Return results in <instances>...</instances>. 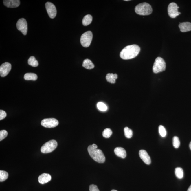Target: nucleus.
<instances>
[{"label": "nucleus", "mask_w": 191, "mask_h": 191, "mask_svg": "<svg viewBox=\"0 0 191 191\" xmlns=\"http://www.w3.org/2000/svg\"><path fill=\"white\" fill-rule=\"evenodd\" d=\"M140 48L136 44L126 46L121 51L120 56L124 60H129L135 58L139 54Z\"/></svg>", "instance_id": "1"}, {"label": "nucleus", "mask_w": 191, "mask_h": 191, "mask_svg": "<svg viewBox=\"0 0 191 191\" xmlns=\"http://www.w3.org/2000/svg\"><path fill=\"white\" fill-rule=\"evenodd\" d=\"M87 150L89 155L95 161L100 163H104L105 162L106 158L101 150L94 148L92 145L88 146Z\"/></svg>", "instance_id": "2"}, {"label": "nucleus", "mask_w": 191, "mask_h": 191, "mask_svg": "<svg viewBox=\"0 0 191 191\" xmlns=\"http://www.w3.org/2000/svg\"><path fill=\"white\" fill-rule=\"evenodd\" d=\"M152 6L146 3H143L138 4L135 8L136 13L140 15L146 16L150 15L152 12Z\"/></svg>", "instance_id": "3"}, {"label": "nucleus", "mask_w": 191, "mask_h": 191, "mask_svg": "<svg viewBox=\"0 0 191 191\" xmlns=\"http://www.w3.org/2000/svg\"><path fill=\"white\" fill-rule=\"evenodd\" d=\"M166 63L165 60L161 57H158L156 59L153 67V72L157 73L165 71Z\"/></svg>", "instance_id": "4"}, {"label": "nucleus", "mask_w": 191, "mask_h": 191, "mask_svg": "<svg viewBox=\"0 0 191 191\" xmlns=\"http://www.w3.org/2000/svg\"><path fill=\"white\" fill-rule=\"evenodd\" d=\"M57 143L55 140H52L45 143L41 148V152L43 153H48L53 151L57 148Z\"/></svg>", "instance_id": "5"}, {"label": "nucleus", "mask_w": 191, "mask_h": 191, "mask_svg": "<svg viewBox=\"0 0 191 191\" xmlns=\"http://www.w3.org/2000/svg\"><path fill=\"white\" fill-rule=\"evenodd\" d=\"M93 38L92 32L88 31L82 35L80 38V43L83 47H87L90 45Z\"/></svg>", "instance_id": "6"}, {"label": "nucleus", "mask_w": 191, "mask_h": 191, "mask_svg": "<svg viewBox=\"0 0 191 191\" xmlns=\"http://www.w3.org/2000/svg\"><path fill=\"white\" fill-rule=\"evenodd\" d=\"M179 7L177 4L175 3H171L169 5L168 7V13L169 16L172 18H175L181 14L178 12Z\"/></svg>", "instance_id": "7"}, {"label": "nucleus", "mask_w": 191, "mask_h": 191, "mask_svg": "<svg viewBox=\"0 0 191 191\" xmlns=\"http://www.w3.org/2000/svg\"><path fill=\"white\" fill-rule=\"evenodd\" d=\"M41 125L46 128H54L58 125L59 122L56 119L54 118L45 119L41 121Z\"/></svg>", "instance_id": "8"}, {"label": "nucleus", "mask_w": 191, "mask_h": 191, "mask_svg": "<svg viewBox=\"0 0 191 191\" xmlns=\"http://www.w3.org/2000/svg\"><path fill=\"white\" fill-rule=\"evenodd\" d=\"M17 29L21 32L24 35H26L27 32V23L26 20L24 18L19 19L16 24Z\"/></svg>", "instance_id": "9"}, {"label": "nucleus", "mask_w": 191, "mask_h": 191, "mask_svg": "<svg viewBox=\"0 0 191 191\" xmlns=\"http://www.w3.org/2000/svg\"><path fill=\"white\" fill-rule=\"evenodd\" d=\"M45 8L49 17L54 19L56 16L57 10L56 8L52 3L47 2L45 4Z\"/></svg>", "instance_id": "10"}, {"label": "nucleus", "mask_w": 191, "mask_h": 191, "mask_svg": "<svg viewBox=\"0 0 191 191\" xmlns=\"http://www.w3.org/2000/svg\"><path fill=\"white\" fill-rule=\"evenodd\" d=\"M12 69L11 64L6 62L2 64L0 67V75L1 77H4L9 74Z\"/></svg>", "instance_id": "11"}, {"label": "nucleus", "mask_w": 191, "mask_h": 191, "mask_svg": "<svg viewBox=\"0 0 191 191\" xmlns=\"http://www.w3.org/2000/svg\"><path fill=\"white\" fill-rule=\"evenodd\" d=\"M139 155L143 161L147 165L151 164V160L148 154L144 150H141L139 152Z\"/></svg>", "instance_id": "12"}, {"label": "nucleus", "mask_w": 191, "mask_h": 191, "mask_svg": "<svg viewBox=\"0 0 191 191\" xmlns=\"http://www.w3.org/2000/svg\"><path fill=\"white\" fill-rule=\"evenodd\" d=\"M3 3L4 5L8 8H15L20 5V1L19 0H5Z\"/></svg>", "instance_id": "13"}, {"label": "nucleus", "mask_w": 191, "mask_h": 191, "mask_svg": "<svg viewBox=\"0 0 191 191\" xmlns=\"http://www.w3.org/2000/svg\"><path fill=\"white\" fill-rule=\"evenodd\" d=\"M52 179L51 175L48 173H44L40 175L38 179L40 183L45 184L49 182Z\"/></svg>", "instance_id": "14"}, {"label": "nucleus", "mask_w": 191, "mask_h": 191, "mask_svg": "<svg viewBox=\"0 0 191 191\" xmlns=\"http://www.w3.org/2000/svg\"><path fill=\"white\" fill-rule=\"evenodd\" d=\"M179 27L180 29V31L182 32L191 31V23L188 22L180 23Z\"/></svg>", "instance_id": "15"}, {"label": "nucleus", "mask_w": 191, "mask_h": 191, "mask_svg": "<svg viewBox=\"0 0 191 191\" xmlns=\"http://www.w3.org/2000/svg\"><path fill=\"white\" fill-rule=\"evenodd\" d=\"M115 153L118 157L122 158H125L126 157V152L123 148L117 147L114 149Z\"/></svg>", "instance_id": "16"}, {"label": "nucleus", "mask_w": 191, "mask_h": 191, "mask_svg": "<svg viewBox=\"0 0 191 191\" xmlns=\"http://www.w3.org/2000/svg\"><path fill=\"white\" fill-rule=\"evenodd\" d=\"M118 76L117 74L108 73L106 76V79L107 82L111 84L116 82V80Z\"/></svg>", "instance_id": "17"}, {"label": "nucleus", "mask_w": 191, "mask_h": 191, "mask_svg": "<svg viewBox=\"0 0 191 191\" xmlns=\"http://www.w3.org/2000/svg\"><path fill=\"white\" fill-rule=\"evenodd\" d=\"M82 66L86 69H91L94 68V65L91 60L89 59H86L84 60L82 63Z\"/></svg>", "instance_id": "18"}, {"label": "nucleus", "mask_w": 191, "mask_h": 191, "mask_svg": "<svg viewBox=\"0 0 191 191\" xmlns=\"http://www.w3.org/2000/svg\"><path fill=\"white\" fill-rule=\"evenodd\" d=\"M24 78L25 80L36 81L38 78L37 75L34 73H27L25 74Z\"/></svg>", "instance_id": "19"}, {"label": "nucleus", "mask_w": 191, "mask_h": 191, "mask_svg": "<svg viewBox=\"0 0 191 191\" xmlns=\"http://www.w3.org/2000/svg\"><path fill=\"white\" fill-rule=\"evenodd\" d=\"M92 17L91 15H87L84 16L82 19V23L84 26H87L91 23Z\"/></svg>", "instance_id": "20"}, {"label": "nucleus", "mask_w": 191, "mask_h": 191, "mask_svg": "<svg viewBox=\"0 0 191 191\" xmlns=\"http://www.w3.org/2000/svg\"><path fill=\"white\" fill-rule=\"evenodd\" d=\"M29 65L33 67H36L39 65L38 62L34 56L30 57L28 61Z\"/></svg>", "instance_id": "21"}, {"label": "nucleus", "mask_w": 191, "mask_h": 191, "mask_svg": "<svg viewBox=\"0 0 191 191\" xmlns=\"http://www.w3.org/2000/svg\"><path fill=\"white\" fill-rule=\"evenodd\" d=\"M175 174L176 176L179 179H181L184 176V172L182 168H177L175 170Z\"/></svg>", "instance_id": "22"}, {"label": "nucleus", "mask_w": 191, "mask_h": 191, "mask_svg": "<svg viewBox=\"0 0 191 191\" xmlns=\"http://www.w3.org/2000/svg\"><path fill=\"white\" fill-rule=\"evenodd\" d=\"M8 177V173L4 171H0V181L1 182L5 181Z\"/></svg>", "instance_id": "23"}, {"label": "nucleus", "mask_w": 191, "mask_h": 191, "mask_svg": "<svg viewBox=\"0 0 191 191\" xmlns=\"http://www.w3.org/2000/svg\"><path fill=\"white\" fill-rule=\"evenodd\" d=\"M124 134L126 138H130L133 136V132L131 129L128 127H125L124 129Z\"/></svg>", "instance_id": "24"}, {"label": "nucleus", "mask_w": 191, "mask_h": 191, "mask_svg": "<svg viewBox=\"0 0 191 191\" xmlns=\"http://www.w3.org/2000/svg\"><path fill=\"white\" fill-rule=\"evenodd\" d=\"M112 134V131L109 128H106L103 131L102 135L105 138H109Z\"/></svg>", "instance_id": "25"}, {"label": "nucleus", "mask_w": 191, "mask_h": 191, "mask_svg": "<svg viewBox=\"0 0 191 191\" xmlns=\"http://www.w3.org/2000/svg\"><path fill=\"white\" fill-rule=\"evenodd\" d=\"M173 146L175 148L177 149L179 147L180 145V142L178 137L175 136L173 139Z\"/></svg>", "instance_id": "26"}, {"label": "nucleus", "mask_w": 191, "mask_h": 191, "mask_svg": "<svg viewBox=\"0 0 191 191\" xmlns=\"http://www.w3.org/2000/svg\"><path fill=\"white\" fill-rule=\"evenodd\" d=\"M159 131L161 136L164 137L166 136L167 132L164 127L163 126L160 125L159 127Z\"/></svg>", "instance_id": "27"}, {"label": "nucleus", "mask_w": 191, "mask_h": 191, "mask_svg": "<svg viewBox=\"0 0 191 191\" xmlns=\"http://www.w3.org/2000/svg\"><path fill=\"white\" fill-rule=\"evenodd\" d=\"M97 107L100 110L102 111H105L107 109V107L106 105L102 102H99L98 103Z\"/></svg>", "instance_id": "28"}, {"label": "nucleus", "mask_w": 191, "mask_h": 191, "mask_svg": "<svg viewBox=\"0 0 191 191\" xmlns=\"http://www.w3.org/2000/svg\"><path fill=\"white\" fill-rule=\"evenodd\" d=\"M8 132L5 130H2L0 131V141H2L8 136Z\"/></svg>", "instance_id": "29"}, {"label": "nucleus", "mask_w": 191, "mask_h": 191, "mask_svg": "<svg viewBox=\"0 0 191 191\" xmlns=\"http://www.w3.org/2000/svg\"><path fill=\"white\" fill-rule=\"evenodd\" d=\"M89 191H100L97 186L94 184H91L89 186Z\"/></svg>", "instance_id": "30"}, {"label": "nucleus", "mask_w": 191, "mask_h": 191, "mask_svg": "<svg viewBox=\"0 0 191 191\" xmlns=\"http://www.w3.org/2000/svg\"><path fill=\"white\" fill-rule=\"evenodd\" d=\"M6 113L5 111L1 110H0V120H3L6 117Z\"/></svg>", "instance_id": "31"}, {"label": "nucleus", "mask_w": 191, "mask_h": 191, "mask_svg": "<svg viewBox=\"0 0 191 191\" xmlns=\"http://www.w3.org/2000/svg\"><path fill=\"white\" fill-rule=\"evenodd\" d=\"M92 146H93V147L95 149H97V148H98V146H97L95 144H92Z\"/></svg>", "instance_id": "32"}, {"label": "nucleus", "mask_w": 191, "mask_h": 191, "mask_svg": "<svg viewBox=\"0 0 191 191\" xmlns=\"http://www.w3.org/2000/svg\"><path fill=\"white\" fill-rule=\"evenodd\" d=\"M187 191H191V185L188 189Z\"/></svg>", "instance_id": "33"}, {"label": "nucleus", "mask_w": 191, "mask_h": 191, "mask_svg": "<svg viewBox=\"0 0 191 191\" xmlns=\"http://www.w3.org/2000/svg\"><path fill=\"white\" fill-rule=\"evenodd\" d=\"M189 148H190L191 150V142H190V144H189Z\"/></svg>", "instance_id": "34"}, {"label": "nucleus", "mask_w": 191, "mask_h": 191, "mask_svg": "<svg viewBox=\"0 0 191 191\" xmlns=\"http://www.w3.org/2000/svg\"><path fill=\"white\" fill-rule=\"evenodd\" d=\"M111 191H117V190H114V189H113V190H111Z\"/></svg>", "instance_id": "35"}, {"label": "nucleus", "mask_w": 191, "mask_h": 191, "mask_svg": "<svg viewBox=\"0 0 191 191\" xmlns=\"http://www.w3.org/2000/svg\"><path fill=\"white\" fill-rule=\"evenodd\" d=\"M130 1V0H125V1Z\"/></svg>", "instance_id": "36"}]
</instances>
